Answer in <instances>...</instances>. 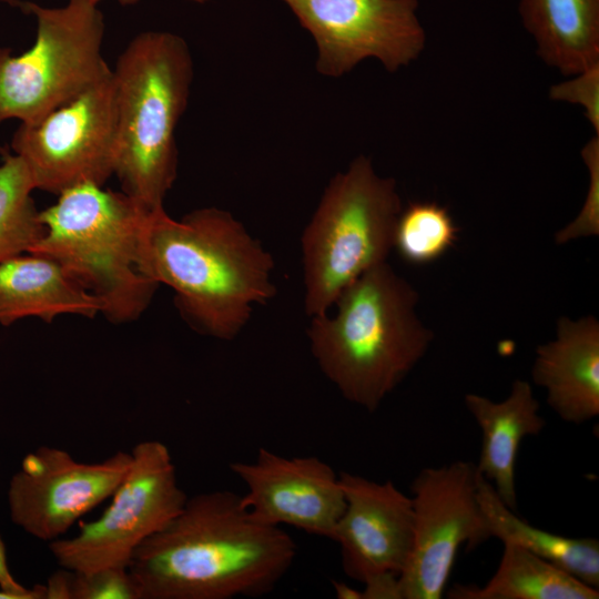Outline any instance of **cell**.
Listing matches in <instances>:
<instances>
[{
  "label": "cell",
  "mask_w": 599,
  "mask_h": 599,
  "mask_svg": "<svg viewBox=\"0 0 599 599\" xmlns=\"http://www.w3.org/2000/svg\"><path fill=\"white\" fill-rule=\"evenodd\" d=\"M295 557L281 527L255 519L241 495L213 490L187 497L135 549L128 569L140 599L256 598L273 591Z\"/></svg>",
  "instance_id": "6da1fadb"
},
{
  "label": "cell",
  "mask_w": 599,
  "mask_h": 599,
  "mask_svg": "<svg viewBox=\"0 0 599 599\" xmlns=\"http://www.w3.org/2000/svg\"><path fill=\"white\" fill-rule=\"evenodd\" d=\"M274 265L272 254L224 210L199 209L175 220L161 207L141 226L140 272L170 286L182 316L219 339L235 338L255 306L274 297Z\"/></svg>",
  "instance_id": "7a4b0ae2"
},
{
  "label": "cell",
  "mask_w": 599,
  "mask_h": 599,
  "mask_svg": "<svg viewBox=\"0 0 599 599\" xmlns=\"http://www.w3.org/2000/svg\"><path fill=\"white\" fill-rule=\"evenodd\" d=\"M418 292L386 262L337 297L336 313L311 317V352L341 395L369 413L428 351L434 333L416 313Z\"/></svg>",
  "instance_id": "3957f363"
},
{
  "label": "cell",
  "mask_w": 599,
  "mask_h": 599,
  "mask_svg": "<svg viewBox=\"0 0 599 599\" xmlns=\"http://www.w3.org/2000/svg\"><path fill=\"white\" fill-rule=\"evenodd\" d=\"M185 40L169 31L134 37L112 69L118 113L114 174L148 211L163 206L177 174L175 130L193 81Z\"/></svg>",
  "instance_id": "277c9868"
},
{
  "label": "cell",
  "mask_w": 599,
  "mask_h": 599,
  "mask_svg": "<svg viewBox=\"0 0 599 599\" xmlns=\"http://www.w3.org/2000/svg\"><path fill=\"white\" fill-rule=\"evenodd\" d=\"M40 211L44 234L28 252L52 258L103 304L112 322L138 318L159 284L138 266L139 237L150 212L124 192L85 183Z\"/></svg>",
  "instance_id": "5b68a950"
},
{
  "label": "cell",
  "mask_w": 599,
  "mask_h": 599,
  "mask_svg": "<svg viewBox=\"0 0 599 599\" xmlns=\"http://www.w3.org/2000/svg\"><path fill=\"white\" fill-rule=\"evenodd\" d=\"M403 210L397 185L358 155L328 182L301 237L304 307L326 314L341 293L387 261Z\"/></svg>",
  "instance_id": "8992f818"
},
{
  "label": "cell",
  "mask_w": 599,
  "mask_h": 599,
  "mask_svg": "<svg viewBox=\"0 0 599 599\" xmlns=\"http://www.w3.org/2000/svg\"><path fill=\"white\" fill-rule=\"evenodd\" d=\"M37 20L33 45L20 55L0 48V123L40 120L111 69L102 57L104 19L90 0L61 8L10 0Z\"/></svg>",
  "instance_id": "52a82bcc"
},
{
  "label": "cell",
  "mask_w": 599,
  "mask_h": 599,
  "mask_svg": "<svg viewBox=\"0 0 599 599\" xmlns=\"http://www.w3.org/2000/svg\"><path fill=\"white\" fill-rule=\"evenodd\" d=\"M131 454V468L104 512L82 525L73 537L49 542L60 567L81 571L128 568L135 549L183 508L187 496L179 485L166 445L144 440Z\"/></svg>",
  "instance_id": "ba28073f"
},
{
  "label": "cell",
  "mask_w": 599,
  "mask_h": 599,
  "mask_svg": "<svg viewBox=\"0 0 599 599\" xmlns=\"http://www.w3.org/2000/svg\"><path fill=\"white\" fill-rule=\"evenodd\" d=\"M34 189L60 194L85 183L103 186L115 172L118 113L112 69L40 120L21 122L11 141Z\"/></svg>",
  "instance_id": "9c48e42d"
},
{
  "label": "cell",
  "mask_w": 599,
  "mask_h": 599,
  "mask_svg": "<svg viewBox=\"0 0 599 599\" xmlns=\"http://www.w3.org/2000/svg\"><path fill=\"white\" fill-rule=\"evenodd\" d=\"M414 539L400 575V599H439L463 545L473 549L489 538L478 502L476 464L456 460L423 468L412 486Z\"/></svg>",
  "instance_id": "30bf717a"
},
{
  "label": "cell",
  "mask_w": 599,
  "mask_h": 599,
  "mask_svg": "<svg viewBox=\"0 0 599 599\" xmlns=\"http://www.w3.org/2000/svg\"><path fill=\"white\" fill-rule=\"evenodd\" d=\"M281 1L313 37L315 67L326 77H342L368 58L396 72L425 49L418 0Z\"/></svg>",
  "instance_id": "8fae6325"
},
{
  "label": "cell",
  "mask_w": 599,
  "mask_h": 599,
  "mask_svg": "<svg viewBox=\"0 0 599 599\" xmlns=\"http://www.w3.org/2000/svg\"><path fill=\"white\" fill-rule=\"evenodd\" d=\"M131 465V451L83 463L63 449L42 446L26 455L9 481L10 518L37 539H59L113 495Z\"/></svg>",
  "instance_id": "7c38bea8"
},
{
  "label": "cell",
  "mask_w": 599,
  "mask_h": 599,
  "mask_svg": "<svg viewBox=\"0 0 599 599\" xmlns=\"http://www.w3.org/2000/svg\"><path fill=\"white\" fill-rule=\"evenodd\" d=\"M230 469L246 487L241 501L255 519L331 539L345 508L339 474L331 465L260 448L253 460L233 461Z\"/></svg>",
  "instance_id": "4fadbf2b"
},
{
  "label": "cell",
  "mask_w": 599,
  "mask_h": 599,
  "mask_svg": "<svg viewBox=\"0 0 599 599\" xmlns=\"http://www.w3.org/2000/svg\"><path fill=\"white\" fill-rule=\"evenodd\" d=\"M338 474L345 508L331 539L339 546L344 572L363 585L384 576L398 577L413 548L410 497L390 480Z\"/></svg>",
  "instance_id": "5bb4252c"
},
{
  "label": "cell",
  "mask_w": 599,
  "mask_h": 599,
  "mask_svg": "<svg viewBox=\"0 0 599 599\" xmlns=\"http://www.w3.org/2000/svg\"><path fill=\"white\" fill-rule=\"evenodd\" d=\"M532 382L565 422L582 424L599 415V322L588 315L561 316L556 338L536 349Z\"/></svg>",
  "instance_id": "9a60e30c"
},
{
  "label": "cell",
  "mask_w": 599,
  "mask_h": 599,
  "mask_svg": "<svg viewBox=\"0 0 599 599\" xmlns=\"http://www.w3.org/2000/svg\"><path fill=\"white\" fill-rule=\"evenodd\" d=\"M465 405L483 434L476 468L493 485L501 501L515 511L519 446L525 437L538 435L546 425L532 387L527 380L515 379L504 400L496 403L470 393L465 396Z\"/></svg>",
  "instance_id": "2e32d148"
},
{
  "label": "cell",
  "mask_w": 599,
  "mask_h": 599,
  "mask_svg": "<svg viewBox=\"0 0 599 599\" xmlns=\"http://www.w3.org/2000/svg\"><path fill=\"white\" fill-rule=\"evenodd\" d=\"M102 309V302L50 257L23 253L0 263L1 325L24 317L49 323L63 314L92 318Z\"/></svg>",
  "instance_id": "e0dca14e"
},
{
  "label": "cell",
  "mask_w": 599,
  "mask_h": 599,
  "mask_svg": "<svg viewBox=\"0 0 599 599\" xmlns=\"http://www.w3.org/2000/svg\"><path fill=\"white\" fill-rule=\"evenodd\" d=\"M539 58L564 75L599 63V0H520Z\"/></svg>",
  "instance_id": "ac0fdd59"
},
{
  "label": "cell",
  "mask_w": 599,
  "mask_h": 599,
  "mask_svg": "<svg viewBox=\"0 0 599 599\" xmlns=\"http://www.w3.org/2000/svg\"><path fill=\"white\" fill-rule=\"evenodd\" d=\"M478 502L489 538L511 542L552 562L586 585L599 589V541L552 534L524 521L478 473Z\"/></svg>",
  "instance_id": "d6986e66"
},
{
  "label": "cell",
  "mask_w": 599,
  "mask_h": 599,
  "mask_svg": "<svg viewBox=\"0 0 599 599\" xmlns=\"http://www.w3.org/2000/svg\"><path fill=\"white\" fill-rule=\"evenodd\" d=\"M504 551L496 573L483 587L455 585L453 599H598L592 588L552 562L502 542Z\"/></svg>",
  "instance_id": "ffe728a7"
},
{
  "label": "cell",
  "mask_w": 599,
  "mask_h": 599,
  "mask_svg": "<svg viewBox=\"0 0 599 599\" xmlns=\"http://www.w3.org/2000/svg\"><path fill=\"white\" fill-rule=\"evenodd\" d=\"M33 190L21 158L6 154L0 164V263L28 253L44 234Z\"/></svg>",
  "instance_id": "44dd1931"
},
{
  "label": "cell",
  "mask_w": 599,
  "mask_h": 599,
  "mask_svg": "<svg viewBox=\"0 0 599 599\" xmlns=\"http://www.w3.org/2000/svg\"><path fill=\"white\" fill-rule=\"evenodd\" d=\"M458 232L447 207L436 202H410L397 219L393 248L406 263L426 265L455 245Z\"/></svg>",
  "instance_id": "7402d4cb"
},
{
  "label": "cell",
  "mask_w": 599,
  "mask_h": 599,
  "mask_svg": "<svg viewBox=\"0 0 599 599\" xmlns=\"http://www.w3.org/2000/svg\"><path fill=\"white\" fill-rule=\"evenodd\" d=\"M45 599H140L126 567L91 571L62 568L47 580Z\"/></svg>",
  "instance_id": "603a6c76"
},
{
  "label": "cell",
  "mask_w": 599,
  "mask_h": 599,
  "mask_svg": "<svg viewBox=\"0 0 599 599\" xmlns=\"http://www.w3.org/2000/svg\"><path fill=\"white\" fill-rule=\"evenodd\" d=\"M581 159L589 174L587 195L576 219L555 234L558 245L599 235V135L592 136L583 145Z\"/></svg>",
  "instance_id": "cb8c5ba5"
},
{
  "label": "cell",
  "mask_w": 599,
  "mask_h": 599,
  "mask_svg": "<svg viewBox=\"0 0 599 599\" xmlns=\"http://www.w3.org/2000/svg\"><path fill=\"white\" fill-rule=\"evenodd\" d=\"M549 98L581 106L596 135H599V63L552 84Z\"/></svg>",
  "instance_id": "d4e9b609"
},
{
  "label": "cell",
  "mask_w": 599,
  "mask_h": 599,
  "mask_svg": "<svg viewBox=\"0 0 599 599\" xmlns=\"http://www.w3.org/2000/svg\"><path fill=\"white\" fill-rule=\"evenodd\" d=\"M0 588L9 592L19 595L21 599H45L44 585H35L31 589L19 583L12 576L8 560L4 542L0 536Z\"/></svg>",
  "instance_id": "484cf974"
},
{
  "label": "cell",
  "mask_w": 599,
  "mask_h": 599,
  "mask_svg": "<svg viewBox=\"0 0 599 599\" xmlns=\"http://www.w3.org/2000/svg\"><path fill=\"white\" fill-rule=\"evenodd\" d=\"M333 588L336 597L339 599H362L361 591L353 589L343 582L333 581Z\"/></svg>",
  "instance_id": "4316f807"
},
{
  "label": "cell",
  "mask_w": 599,
  "mask_h": 599,
  "mask_svg": "<svg viewBox=\"0 0 599 599\" xmlns=\"http://www.w3.org/2000/svg\"><path fill=\"white\" fill-rule=\"evenodd\" d=\"M90 1L98 4V2L101 0H90ZM116 1L120 2L122 6H132V4L138 3L140 0H116ZM187 1L201 4V3H204L206 0H187Z\"/></svg>",
  "instance_id": "83f0119b"
}]
</instances>
